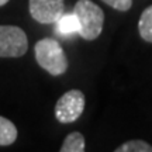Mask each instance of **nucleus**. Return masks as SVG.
<instances>
[{
	"instance_id": "f257e3e1",
	"label": "nucleus",
	"mask_w": 152,
	"mask_h": 152,
	"mask_svg": "<svg viewBox=\"0 0 152 152\" xmlns=\"http://www.w3.org/2000/svg\"><path fill=\"white\" fill-rule=\"evenodd\" d=\"M34 54L37 64L52 76L64 75L68 69V58L65 51L56 39L42 38L35 42Z\"/></svg>"
},
{
	"instance_id": "f03ea898",
	"label": "nucleus",
	"mask_w": 152,
	"mask_h": 152,
	"mask_svg": "<svg viewBox=\"0 0 152 152\" xmlns=\"http://www.w3.org/2000/svg\"><path fill=\"white\" fill-rule=\"evenodd\" d=\"M79 31L77 34L86 41H93L102 34L104 26V13L92 0H77L73 7Z\"/></svg>"
},
{
	"instance_id": "7ed1b4c3",
	"label": "nucleus",
	"mask_w": 152,
	"mask_h": 152,
	"mask_svg": "<svg viewBox=\"0 0 152 152\" xmlns=\"http://www.w3.org/2000/svg\"><path fill=\"white\" fill-rule=\"evenodd\" d=\"M86 99L85 94L77 90L72 89L64 93L55 104V118L61 124H71L79 118L85 110Z\"/></svg>"
},
{
	"instance_id": "20e7f679",
	"label": "nucleus",
	"mask_w": 152,
	"mask_h": 152,
	"mask_svg": "<svg viewBox=\"0 0 152 152\" xmlns=\"http://www.w3.org/2000/svg\"><path fill=\"white\" fill-rule=\"evenodd\" d=\"M28 38L17 26H0V58H20L27 52Z\"/></svg>"
},
{
	"instance_id": "39448f33",
	"label": "nucleus",
	"mask_w": 152,
	"mask_h": 152,
	"mask_svg": "<svg viewBox=\"0 0 152 152\" xmlns=\"http://www.w3.org/2000/svg\"><path fill=\"white\" fill-rule=\"evenodd\" d=\"M28 10L37 23L54 24L65 13V0H30Z\"/></svg>"
},
{
	"instance_id": "423d86ee",
	"label": "nucleus",
	"mask_w": 152,
	"mask_h": 152,
	"mask_svg": "<svg viewBox=\"0 0 152 152\" xmlns=\"http://www.w3.org/2000/svg\"><path fill=\"white\" fill-rule=\"evenodd\" d=\"M56 33L62 37H71L79 31V23L75 13H64L62 16L54 23Z\"/></svg>"
},
{
	"instance_id": "0eeeda50",
	"label": "nucleus",
	"mask_w": 152,
	"mask_h": 152,
	"mask_svg": "<svg viewBox=\"0 0 152 152\" xmlns=\"http://www.w3.org/2000/svg\"><path fill=\"white\" fill-rule=\"evenodd\" d=\"M17 127L6 117L0 115V147H9L17 140Z\"/></svg>"
},
{
	"instance_id": "6e6552de",
	"label": "nucleus",
	"mask_w": 152,
	"mask_h": 152,
	"mask_svg": "<svg viewBox=\"0 0 152 152\" xmlns=\"http://www.w3.org/2000/svg\"><path fill=\"white\" fill-rule=\"evenodd\" d=\"M85 149H86L85 137L77 131L68 134L61 147V152H83Z\"/></svg>"
},
{
	"instance_id": "1a4fd4ad",
	"label": "nucleus",
	"mask_w": 152,
	"mask_h": 152,
	"mask_svg": "<svg viewBox=\"0 0 152 152\" xmlns=\"http://www.w3.org/2000/svg\"><path fill=\"white\" fill-rule=\"evenodd\" d=\"M138 31L144 41L152 42V6L142 11L138 21Z\"/></svg>"
},
{
	"instance_id": "9d476101",
	"label": "nucleus",
	"mask_w": 152,
	"mask_h": 152,
	"mask_svg": "<svg viewBox=\"0 0 152 152\" xmlns=\"http://www.w3.org/2000/svg\"><path fill=\"white\" fill-rule=\"evenodd\" d=\"M115 152H152V145L142 140H132L115 148Z\"/></svg>"
},
{
	"instance_id": "9b49d317",
	"label": "nucleus",
	"mask_w": 152,
	"mask_h": 152,
	"mask_svg": "<svg viewBox=\"0 0 152 152\" xmlns=\"http://www.w3.org/2000/svg\"><path fill=\"white\" fill-rule=\"evenodd\" d=\"M103 3L109 4L110 7H113L118 11H127L131 9L132 6V0H102Z\"/></svg>"
},
{
	"instance_id": "f8f14e48",
	"label": "nucleus",
	"mask_w": 152,
	"mask_h": 152,
	"mask_svg": "<svg viewBox=\"0 0 152 152\" xmlns=\"http://www.w3.org/2000/svg\"><path fill=\"white\" fill-rule=\"evenodd\" d=\"M6 3H9V0H0V7H1V6H4Z\"/></svg>"
}]
</instances>
